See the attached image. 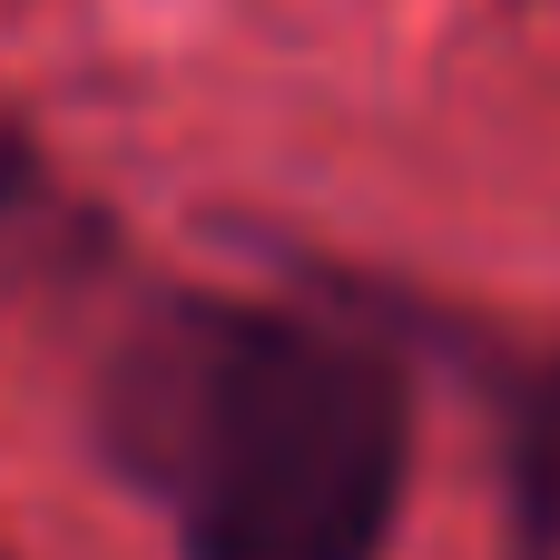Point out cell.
I'll list each match as a JSON object with an SVG mask.
<instances>
[{"instance_id":"cell-3","label":"cell","mask_w":560,"mask_h":560,"mask_svg":"<svg viewBox=\"0 0 560 560\" xmlns=\"http://www.w3.org/2000/svg\"><path fill=\"white\" fill-rule=\"evenodd\" d=\"M20 197H30V158H20V148L0 138V226L20 217Z\"/></svg>"},{"instance_id":"cell-2","label":"cell","mask_w":560,"mask_h":560,"mask_svg":"<svg viewBox=\"0 0 560 560\" xmlns=\"http://www.w3.org/2000/svg\"><path fill=\"white\" fill-rule=\"evenodd\" d=\"M502 492H512V560H560V354L522 384L502 423Z\"/></svg>"},{"instance_id":"cell-1","label":"cell","mask_w":560,"mask_h":560,"mask_svg":"<svg viewBox=\"0 0 560 560\" xmlns=\"http://www.w3.org/2000/svg\"><path fill=\"white\" fill-rule=\"evenodd\" d=\"M89 433L177 560H384L413 482V374L364 315L177 285L108 345Z\"/></svg>"}]
</instances>
